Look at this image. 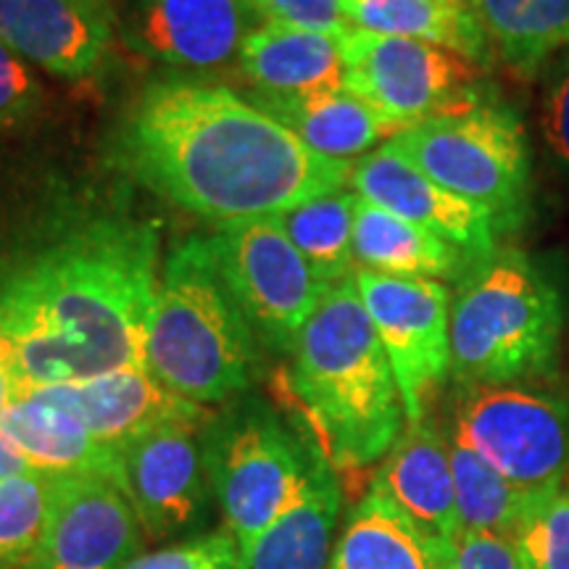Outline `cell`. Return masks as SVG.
Instances as JSON below:
<instances>
[{
  "mask_svg": "<svg viewBox=\"0 0 569 569\" xmlns=\"http://www.w3.org/2000/svg\"><path fill=\"white\" fill-rule=\"evenodd\" d=\"M119 161L180 209L219 227L280 217L338 193L353 163L327 159L219 84L153 82L127 113Z\"/></svg>",
  "mask_w": 569,
  "mask_h": 569,
  "instance_id": "6da1fadb",
  "label": "cell"
},
{
  "mask_svg": "<svg viewBox=\"0 0 569 569\" xmlns=\"http://www.w3.org/2000/svg\"><path fill=\"white\" fill-rule=\"evenodd\" d=\"M156 234L98 222L0 280V365L13 393L146 367Z\"/></svg>",
  "mask_w": 569,
  "mask_h": 569,
  "instance_id": "7a4b0ae2",
  "label": "cell"
},
{
  "mask_svg": "<svg viewBox=\"0 0 569 569\" xmlns=\"http://www.w3.org/2000/svg\"><path fill=\"white\" fill-rule=\"evenodd\" d=\"M280 396L338 472L382 461L407 430L401 390L356 277L332 284L303 325Z\"/></svg>",
  "mask_w": 569,
  "mask_h": 569,
  "instance_id": "3957f363",
  "label": "cell"
},
{
  "mask_svg": "<svg viewBox=\"0 0 569 569\" xmlns=\"http://www.w3.org/2000/svg\"><path fill=\"white\" fill-rule=\"evenodd\" d=\"M567 306L549 269L517 248L469 264L451 301V377L461 388L528 386L559 365Z\"/></svg>",
  "mask_w": 569,
  "mask_h": 569,
  "instance_id": "277c9868",
  "label": "cell"
},
{
  "mask_svg": "<svg viewBox=\"0 0 569 569\" xmlns=\"http://www.w3.org/2000/svg\"><path fill=\"white\" fill-rule=\"evenodd\" d=\"M209 238L169 253L148 325L146 367L188 401H230L251 388L259 348Z\"/></svg>",
  "mask_w": 569,
  "mask_h": 569,
  "instance_id": "5b68a950",
  "label": "cell"
},
{
  "mask_svg": "<svg viewBox=\"0 0 569 569\" xmlns=\"http://www.w3.org/2000/svg\"><path fill=\"white\" fill-rule=\"evenodd\" d=\"M390 146L446 190L493 213L498 230L528 222L532 201L530 142L507 106L478 101L398 132Z\"/></svg>",
  "mask_w": 569,
  "mask_h": 569,
  "instance_id": "8992f818",
  "label": "cell"
},
{
  "mask_svg": "<svg viewBox=\"0 0 569 569\" xmlns=\"http://www.w3.org/2000/svg\"><path fill=\"white\" fill-rule=\"evenodd\" d=\"M319 446L264 401L238 398L203 430L206 472L240 551L293 501Z\"/></svg>",
  "mask_w": 569,
  "mask_h": 569,
  "instance_id": "52a82bcc",
  "label": "cell"
},
{
  "mask_svg": "<svg viewBox=\"0 0 569 569\" xmlns=\"http://www.w3.org/2000/svg\"><path fill=\"white\" fill-rule=\"evenodd\" d=\"M209 240L256 343L272 353H293L327 288L298 253L280 219L222 227Z\"/></svg>",
  "mask_w": 569,
  "mask_h": 569,
  "instance_id": "ba28073f",
  "label": "cell"
},
{
  "mask_svg": "<svg viewBox=\"0 0 569 569\" xmlns=\"http://www.w3.org/2000/svg\"><path fill=\"white\" fill-rule=\"evenodd\" d=\"M451 440L519 488L561 486L569 472V398L528 386L469 388Z\"/></svg>",
  "mask_w": 569,
  "mask_h": 569,
  "instance_id": "9c48e42d",
  "label": "cell"
},
{
  "mask_svg": "<svg viewBox=\"0 0 569 569\" xmlns=\"http://www.w3.org/2000/svg\"><path fill=\"white\" fill-rule=\"evenodd\" d=\"M346 90L359 96L398 130L478 103L480 67L422 40L367 30L340 34Z\"/></svg>",
  "mask_w": 569,
  "mask_h": 569,
  "instance_id": "30bf717a",
  "label": "cell"
},
{
  "mask_svg": "<svg viewBox=\"0 0 569 569\" xmlns=\"http://www.w3.org/2000/svg\"><path fill=\"white\" fill-rule=\"evenodd\" d=\"M356 288L393 367L407 425L427 419L451 375V293L440 280L359 269Z\"/></svg>",
  "mask_w": 569,
  "mask_h": 569,
  "instance_id": "8fae6325",
  "label": "cell"
},
{
  "mask_svg": "<svg viewBox=\"0 0 569 569\" xmlns=\"http://www.w3.org/2000/svg\"><path fill=\"white\" fill-rule=\"evenodd\" d=\"M206 427L167 425L119 448L117 482L151 540L184 536L206 517L211 488L203 459Z\"/></svg>",
  "mask_w": 569,
  "mask_h": 569,
  "instance_id": "7c38bea8",
  "label": "cell"
},
{
  "mask_svg": "<svg viewBox=\"0 0 569 569\" xmlns=\"http://www.w3.org/2000/svg\"><path fill=\"white\" fill-rule=\"evenodd\" d=\"M142 553L130 498L103 475H56L51 517L24 569H122Z\"/></svg>",
  "mask_w": 569,
  "mask_h": 569,
  "instance_id": "4fadbf2b",
  "label": "cell"
},
{
  "mask_svg": "<svg viewBox=\"0 0 569 569\" xmlns=\"http://www.w3.org/2000/svg\"><path fill=\"white\" fill-rule=\"evenodd\" d=\"M351 182L361 198L440 234L472 264L498 251L493 213L430 180L390 142L353 163Z\"/></svg>",
  "mask_w": 569,
  "mask_h": 569,
  "instance_id": "5bb4252c",
  "label": "cell"
},
{
  "mask_svg": "<svg viewBox=\"0 0 569 569\" xmlns=\"http://www.w3.org/2000/svg\"><path fill=\"white\" fill-rule=\"evenodd\" d=\"M264 19L248 0H132L124 40L134 51L180 69H219Z\"/></svg>",
  "mask_w": 569,
  "mask_h": 569,
  "instance_id": "9a60e30c",
  "label": "cell"
},
{
  "mask_svg": "<svg viewBox=\"0 0 569 569\" xmlns=\"http://www.w3.org/2000/svg\"><path fill=\"white\" fill-rule=\"evenodd\" d=\"M0 40L69 82L92 80L111 51L106 0H0Z\"/></svg>",
  "mask_w": 569,
  "mask_h": 569,
  "instance_id": "2e32d148",
  "label": "cell"
},
{
  "mask_svg": "<svg viewBox=\"0 0 569 569\" xmlns=\"http://www.w3.org/2000/svg\"><path fill=\"white\" fill-rule=\"evenodd\" d=\"M30 390H40L48 401L80 417L92 436L117 451L159 427H206L217 415L211 407L177 396L174 390L156 380L148 367L117 369L92 380Z\"/></svg>",
  "mask_w": 569,
  "mask_h": 569,
  "instance_id": "e0dca14e",
  "label": "cell"
},
{
  "mask_svg": "<svg viewBox=\"0 0 569 569\" xmlns=\"http://www.w3.org/2000/svg\"><path fill=\"white\" fill-rule=\"evenodd\" d=\"M343 509L338 469L317 451L293 501L240 551L238 569H327Z\"/></svg>",
  "mask_w": 569,
  "mask_h": 569,
  "instance_id": "ac0fdd59",
  "label": "cell"
},
{
  "mask_svg": "<svg viewBox=\"0 0 569 569\" xmlns=\"http://www.w3.org/2000/svg\"><path fill=\"white\" fill-rule=\"evenodd\" d=\"M238 67L256 98H311L346 88L340 38L301 27L264 21L248 34Z\"/></svg>",
  "mask_w": 569,
  "mask_h": 569,
  "instance_id": "d6986e66",
  "label": "cell"
},
{
  "mask_svg": "<svg viewBox=\"0 0 569 569\" xmlns=\"http://www.w3.org/2000/svg\"><path fill=\"white\" fill-rule=\"evenodd\" d=\"M453 540L422 528L369 486L348 511L327 569H453Z\"/></svg>",
  "mask_w": 569,
  "mask_h": 569,
  "instance_id": "ffe728a7",
  "label": "cell"
},
{
  "mask_svg": "<svg viewBox=\"0 0 569 569\" xmlns=\"http://www.w3.org/2000/svg\"><path fill=\"white\" fill-rule=\"evenodd\" d=\"M372 488L446 540H457L461 532L451 446L427 419L407 425L377 469Z\"/></svg>",
  "mask_w": 569,
  "mask_h": 569,
  "instance_id": "44dd1931",
  "label": "cell"
},
{
  "mask_svg": "<svg viewBox=\"0 0 569 569\" xmlns=\"http://www.w3.org/2000/svg\"><path fill=\"white\" fill-rule=\"evenodd\" d=\"M0 430L40 472L119 478V451L106 446L69 409L40 390H17L0 415Z\"/></svg>",
  "mask_w": 569,
  "mask_h": 569,
  "instance_id": "7402d4cb",
  "label": "cell"
},
{
  "mask_svg": "<svg viewBox=\"0 0 569 569\" xmlns=\"http://www.w3.org/2000/svg\"><path fill=\"white\" fill-rule=\"evenodd\" d=\"M353 256L367 272L440 282L461 277L472 264L440 234L396 217L361 196L356 198L353 213Z\"/></svg>",
  "mask_w": 569,
  "mask_h": 569,
  "instance_id": "603a6c76",
  "label": "cell"
},
{
  "mask_svg": "<svg viewBox=\"0 0 569 569\" xmlns=\"http://www.w3.org/2000/svg\"><path fill=\"white\" fill-rule=\"evenodd\" d=\"M256 106L288 127L311 151L336 161H351L375 148L377 140H393L401 132L390 119L346 88L290 101L256 98Z\"/></svg>",
  "mask_w": 569,
  "mask_h": 569,
  "instance_id": "cb8c5ba5",
  "label": "cell"
},
{
  "mask_svg": "<svg viewBox=\"0 0 569 569\" xmlns=\"http://www.w3.org/2000/svg\"><path fill=\"white\" fill-rule=\"evenodd\" d=\"M356 30L422 40L490 67L493 48L467 0H340Z\"/></svg>",
  "mask_w": 569,
  "mask_h": 569,
  "instance_id": "d4e9b609",
  "label": "cell"
},
{
  "mask_svg": "<svg viewBox=\"0 0 569 569\" xmlns=\"http://www.w3.org/2000/svg\"><path fill=\"white\" fill-rule=\"evenodd\" d=\"M467 6L493 56L519 77L532 80L569 48V0H467Z\"/></svg>",
  "mask_w": 569,
  "mask_h": 569,
  "instance_id": "484cf974",
  "label": "cell"
},
{
  "mask_svg": "<svg viewBox=\"0 0 569 569\" xmlns=\"http://www.w3.org/2000/svg\"><path fill=\"white\" fill-rule=\"evenodd\" d=\"M356 193H338L315 198L282 211L280 224L293 240L298 253L327 290L353 277V213Z\"/></svg>",
  "mask_w": 569,
  "mask_h": 569,
  "instance_id": "4316f807",
  "label": "cell"
},
{
  "mask_svg": "<svg viewBox=\"0 0 569 569\" xmlns=\"http://www.w3.org/2000/svg\"><path fill=\"white\" fill-rule=\"evenodd\" d=\"M448 446H451L453 488H457L461 530L493 532V536L509 538L532 490L515 486L498 469L490 467L486 459H480L478 453L469 451L457 440H448Z\"/></svg>",
  "mask_w": 569,
  "mask_h": 569,
  "instance_id": "83f0119b",
  "label": "cell"
},
{
  "mask_svg": "<svg viewBox=\"0 0 569 569\" xmlns=\"http://www.w3.org/2000/svg\"><path fill=\"white\" fill-rule=\"evenodd\" d=\"M53 488L56 475L40 469L0 480V569L30 565L51 517Z\"/></svg>",
  "mask_w": 569,
  "mask_h": 569,
  "instance_id": "f1b7e54d",
  "label": "cell"
},
{
  "mask_svg": "<svg viewBox=\"0 0 569 569\" xmlns=\"http://www.w3.org/2000/svg\"><path fill=\"white\" fill-rule=\"evenodd\" d=\"M507 540L525 569H569V486L532 490Z\"/></svg>",
  "mask_w": 569,
  "mask_h": 569,
  "instance_id": "f546056e",
  "label": "cell"
},
{
  "mask_svg": "<svg viewBox=\"0 0 569 569\" xmlns=\"http://www.w3.org/2000/svg\"><path fill=\"white\" fill-rule=\"evenodd\" d=\"M238 540L230 530H219L177 540L159 551H142L122 569H238Z\"/></svg>",
  "mask_w": 569,
  "mask_h": 569,
  "instance_id": "4dcf8cb0",
  "label": "cell"
},
{
  "mask_svg": "<svg viewBox=\"0 0 569 569\" xmlns=\"http://www.w3.org/2000/svg\"><path fill=\"white\" fill-rule=\"evenodd\" d=\"M42 106V84L27 61L0 40V130L27 124Z\"/></svg>",
  "mask_w": 569,
  "mask_h": 569,
  "instance_id": "1f68e13d",
  "label": "cell"
},
{
  "mask_svg": "<svg viewBox=\"0 0 569 569\" xmlns=\"http://www.w3.org/2000/svg\"><path fill=\"white\" fill-rule=\"evenodd\" d=\"M540 134L553 167L569 180V56L553 63L543 84Z\"/></svg>",
  "mask_w": 569,
  "mask_h": 569,
  "instance_id": "d6a6232c",
  "label": "cell"
},
{
  "mask_svg": "<svg viewBox=\"0 0 569 569\" xmlns=\"http://www.w3.org/2000/svg\"><path fill=\"white\" fill-rule=\"evenodd\" d=\"M248 3L261 19L277 21V24L336 34V38L353 30L340 0H248Z\"/></svg>",
  "mask_w": 569,
  "mask_h": 569,
  "instance_id": "836d02e7",
  "label": "cell"
},
{
  "mask_svg": "<svg viewBox=\"0 0 569 569\" xmlns=\"http://www.w3.org/2000/svg\"><path fill=\"white\" fill-rule=\"evenodd\" d=\"M453 546H457L453 569H525L515 546L493 532L461 530Z\"/></svg>",
  "mask_w": 569,
  "mask_h": 569,
  "instance_id": "e575fe53",
  "label": "cell"
},
{
  "mask_svg": "<svg viewBox=\"0 0 569 569\" xmlns=\"http://www.w3.org/2000/svg\"><path fill=\"white\" fill-rule=\"evenodd\" d=\"M34 472V467L30 465V459L19 451V446L0 430V480L9 478H19V475H30Z\"/></svg>",
  "mask_w": 569,
  "mask_h": 569,
  "instance_id": "d590c367",
  "label": "cell"
}]
</instances>
